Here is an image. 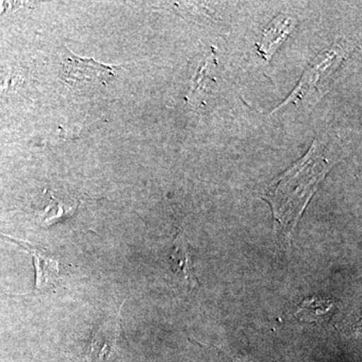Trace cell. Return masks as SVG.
Wrapping results in <instances>:
<instances>
[{
	"mask_svg": "<svg viewBox=\"0 0 362 362\" xmlns=\"http://www.w3.org/2000/svg\"><path fill=\"white\" fill-rule=\"evenodd\" d=\"M334 163L315 140L306 156L261 190V197L271 206L277 228L285 235L293 232L319 183Z\"/></svg>",
	"mask_w": 362,
	"mask_h": 362,
	"instance_id": "1",
	"label": "cell"
},
{
	"mask_svg": "<svg viewBox=\"0 0 362 362\" xmlns=\"http://www.w3.org/2000/svg\"><path fill=\"white\" fill-rule=\"evenodd\" d=\"M61 78L75 89L84 84H109L116 77L117 66L104 65L92 59L78 58L70 49L63 47Z\"/></svg>",
	"mask_w": 362,
	"mask_h": 362,
	"instance_id": "2",
	"label": "cell"
},
{
	"mask_svg": "<svg viewBox=\"0 0 362 362\" xmlns=\"http://www.w3.org/2000/svg\"><path fill=\"white\" fill-rule=\"evenodd\" d=\"M121 308L116 316L105 321L93 334L88 346L89 358L106 359L113 354L121 334Z\"/></svg>",
	"mask_w": 362,
	"mask_h": 362,
	"instance_id": "3",
	"label": "cell"
},
{
	"mask_svg": "<svg viewBox=\"0 0 362 362\" xmlns=\"http://www.w3.org/2000/svg\"><path fill=\"white\" fill-rule=\"evenodd\" d=\"M11 240L20 245L21 247H25L26 251L32 255L33 262H35V274H37L35 291H42L54 285L59 275L58 259L45 254L42 250L37 249V247L30 246L28 243L13 239Z\"/></svg>",
	"mask_w": 362,
	"mask_h": 362,
	"instance_id": "4",
	"label": "cell"
},
{
	"mask_svg": "<svg viewBox=\"0 0 362 362\" xmlns=\"http://www.w3.org/2000/svg\"><path fill=\"white\" fill-rule=\"evenodd\" d=\"M171 259H173L175 272L180 271L182 273L183 277L190 287H197L199 285V280L195 275L188 242L182 233H178L177 237L175 238L173 252H171Z\"/></svg>",
	"mask_w": 362,
	"mask_h": 362,
	"instance_id": "5",
	"label": "cell"
},
{
	"mask_svg": "<svg viewBox=\"0 0 362 362\" xmlns=\"http://www.w3.org/2000/svg\"><path fill=\"white\" fill-rule=\"evenodd\" d=\"M292 23L290 18H276L264 32L263 40L258 44L259 52L264 59H271L272 54L291 32Z\"/></svg>",
	"mask_w": 362,
	"mask_h": 362,
	"instance_id": "6",
	"label": "cell"
},
{
	"mask_svg": "<svg viewBox=\"0 0 362 362\" xmlns=\"http://www.w3.org/2000/svg\"><path fill=\"white\" fill-rule=\"evenodd\" d=\"M332 308L333 304L331 302L321 301V300L313 298V299L307 300L302 303L296 315L299 317L300 320L312 322V321H318L321 318L323 319L329 315Z\"/></svg>",
	"mask_w": 362,
	"mask_h": 362,
	"instance_id": "7",
	"label": "cell"
}]
</instances>
